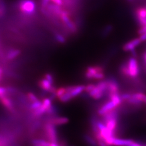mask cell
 <instances>
[{"label": "cell", "mask_w": 146, "mask_h": 146, "mask_svg": "<svg viewBox=\"0 0 146 146\" xmlns=\"http://www.w3.org/2000/svg\"><path fill=\"white\" fill-rule=\"evenodd\" d=\"M131 94H129V93H125V94H122L121 95V99L122 101H127L131 97Z\"/></svg>", "instance_id": "4316f807"}, {"label": "cell", "mask_w": 146, "mask_h": 146, "mask_svg": "<svg viewBox=\"0 0 146 146\" xmlns=\"http://www.w3.org/2000/svg\"><path fill=\"white\" fill-rule=\"evenodd\" d=\"M128 1H132L133 0H128Z\"/></svg>", "instance_id": "836d02e7"}, {"label": "cell", "mask_w": 146, "mask_h": 146, "mask_svg": "<svg viewBox=\"0 0 146 146\" xmlns=\"http://www.w3.org/2000/svg\"><path fill=\"white\" fill-rule=\"evenodd\" d=\"M38 86L44 91L55 94L56 90V88L52 86V84H51L45 78H43L39 81Z\"/></svg>", "instance_id": "8992f818"}, {"label": "cell", "mask_w": 146, "mask_h": 146, "mask_svg": "<svg viewBox=\"0 0 146 146\" xmlns=\"http://www.w3.org/2000/svg\"><path fill=\"white\" fill-rule=\"evenodd\" d=\"M66 92H67L66 87H61V88H59L56 90L55 96L58 99L61 96H62L63 94L66 93Z\"/></svg>", "instance_id": "44dd1931"}, {"label": "cell", "mask_w": 146, "mask_h": 146, "mask_svg": "<svg viewBox=\"0 0 146 146\" xmlns=\"http://www.w3.org/2000/svg\"><path fill=\"white\" fill-rule=\"evenodd\" d=\"M44 131L47 141L58 143V131L56 128V125L47 122L44 125Z\"/></svg>", "instance_id": "277c9868"}, {"label": "cell", "mask_w": 146, "mask_h": 146, "mask_svg": "<svg viewBox=\"0 0 146 146\" xmlns=\"http://www.w3.org/2000/svg\"><path fill=\"white\" fill-rule=\"evenodd\" d=\"M8 92V89L3 87H0V98L6 96Z\"/></svg>", "instance_id": "d4e9b609"}, {"label": "cell", "mask_w": 146, "mask_h": 146, "mask_svg": "<svg viewBox=\"0 0 146 146\" xmlns=\"http://www.w3.org/2000/svg\"><path fill=\"white\" fill-rule=\"evenodd\" d=\"M98 145L99 146H108L102 141H98Z\"/></svg>", "instance_id": "4dcf8cb0"}, {"label": "cell", "mask_w": 146, "mask_h": 146, "mask_svg": "<svg viewBox=\"0 0 146 146\" xmlns=\"http://www.w3.org/2000/svg\"><path fill=\"white\" fill-rule=\"evenodd\" d=\"M145 8H146V7H145Z\"/></svg>", "instance_id": "e575fe53"}, {"label": "cell", "mask_w": 146, "mask_h": 146, "mask_svg": "<svg viewBox=\"0 0 146 146\" xmlns=\"http://www.w3.org/2000/svg\"><path fill=\"white\" fill-rule=\"evenodd\" d=\"M85 76L89 80H102L105 76L104 68L98 66H89L86 69Z\"/></svg>", "instance_id": "3957f363"}, {"label": "cell", "mask_w": 146, "mask_h": 146, "mask_svg": "<svg viewBox=\"0 0 146 146\" xmlns=\"http://www.w3.org/2000/svg\"><path fill=\"white\" fill-rule=\"evenodd\" d=\"M2 74H3V70H2V69H1V68L0 67V80H1V79L2 78Z\"/></svg>", "instance_id": "d6a6232c"}, {"label": "cell", "mask_w": 146, "mask_h": 146, "mask_svg": "<svg viewBox=\"0 0 146 146\" xmlns=\"http://www.w3.org/2000/svg\"><path fill=\"white\" fill-rule=\"evenodd\" d=\"M139 38L140 39L141 41H146V33L142 34L140 35V37H139Z\"/></svg>", "instance_id": "f546056e"}, {"label": "cell", "mask_w": 146, "mask_h": 146, "mask_svg": "<svg viewBox=\"0 0 146 146\" xmlns=\"http://www.w3.org/2000/svg\"><path fill=\"white\" fill-rule=\"evenodd\" d=\"M121 75L127 78H135L140 74V68L138 62L134 56L129 58L127 61L123 63L120 68Z\"/></svg>", "instance_id": "6da1fadb"}, {"label": "cell", "mask_w": 146, "mask_h": 146, "mask_svg": "<svg viewBox=\"0 0 146 146\" xmlns=\"http://www.w3.org/2000/svg\"><path fill=\"white\" fill-rule=\"evenodd\" d=\"M95 86L94 84H89L87 86H85L84 91H86L87 93H90L91 91H92L95 87Z\"/></svg>", "instance_id": "603a6c76"}, {"label": "cell", "mask_w": 146, "mask_h": 146, "mask_svg": "<svg viewBox=\"0 0 146 146\" xmlns=\"http://www.w3.org/2000/svg\"><path fill=\"white\" fill-rule=\"evenodd\" d=\"M84 140L86 142L91 146H98V142L96 141L94 138L88 135L84 136Z\"/></svg>", "instance_id": "2e32d148"}, {"label": "cell", "mask_w": 146, "mask_h": 146, "mask_svg": "<svg viewBox=\"0 0 146 146\" xmlns=\"http://www.w3.org/2000/svg\"><path fill=\"white\" fill-rule=\"evenodd\" d=\"M104 93H105L104 91L101 90L96 85L95 88L92 91H91L90 93H89V94L90 96H91L94 99L99 100L104 96Z\"/></svg>", "instance_id": "7c38bea8"}, {"label": "cell", "mask_w": 146, "mask_h": 146, "mask_svg": "<svg viewBox=\"0 0 146 146\" xmlns=\"http://www.w3.org/2000/svg\"><path fill=\"white\" fill-rule=\"evenodd\" d=\"M48 122L52 123L55 125H63L68 123L69 119L67 117L61 116V117H56L50 119L48 120Z\"/></svg>", "instance_id": "30bf717a"}, {"label": "cell", "mask_w": 146, "mask_h": 146, "mask_svg": "<svg viewBox=\"0 0 146 146\" xmlns=\"http://www.w3.org/2000/svg\"><path fill=\"white\" fill-rule=\"evenodd\" d=\"M21 54V51L19 49H11L7 54V58L9 60H14L16 58H17Z\"/></svg>", "instance_id": "9a60e30c"}, {"label": "cell", "mask_w": 146, "mask_h": 146, "mask_svg": "<svg viewBox=\"0 0 146 146\" xmlns=\"http://www.w3.org/2000/svg\"><path fill=\"white\" fill-rule=\"evenodd\" d=\"M50 0H41L42 9H46L47 6L49 5Z\"/></svg>", "instance_id": "83f0119b"}, {"label": "cell", "mask_w": 146, "mask_h": 146, "mask_svg": "<svg viewBox=\"0 0 146 146\" xmlns=\"http://www.w3.org/2000/svg\"><path fill=\"white\" fill-rule=\"evenodd\" d=\"M0 101L1 104L3 105L7 110H9L11 111L14 110V106L12 101L7 96H5L1 98H0Z\"/></svg>", "instance_id": "4fadbf2b"}, {"label": "cell", "mask_w": 146, "mask_h": 146, "mask_svg": "<svg viewBox=\"0 0 146 146\" xmlns=\"http://www.w3.org/2000/svg\"><path fill=\"white\" fill-rule=\"evenodd\" d=\"M133 95L142 103L146 104V95L145 94L142 93H136L133 94Z\"/></svg>", "instance_id": "d6986e66"}, {"label": "cell", "mask_w": 146, "mask_h": 146, "mask_svg": "<svg viewBox=\"0 0 146 146\" xmlns=\"http://www.w3.org/2000/svg\"><path fill=\"white\" fill-rule=\"evenodd\" d=\"M67 91L72 95L73 98L78 96L81 93L84 91L85 86L84 85L73 86L66 87Z\"/></svg>", "instance_id": "9c48e42d"}, {"label": "cell", "mask_w": 146, "mask_h": 146, "mask_svg": "<svg viewBox=\"0 0 146 146\" xmlns=\"http://www.w3.org/2000/svg\"><path fill=\"white\" fill-rule=\"evenodd\" d=\"M116 107L117 106L114 104V102L110 100V101L106 102L100 108L99 110H98V114L101 116H102L110 111L114 110Z\"/></svg>", "instance_id": "52a82bcc"}, {"label": "cell", "mask_w": 146, "mask_h": 146, "mask_svg": "<svg viewBox=\"0 0 146 146\" xmlns=\"http://www.w3.org/2000/svg\"><path fill=\"white\" fill-rule=\"evenodd\" d=\"M73 99V98L72 96V95L67 91L66 92V93H64L62 96H61L60 98H58V100L61 102L66 103V102H68L69 101H70L71 100H72Z\"/></svg>", "instance_id": "e0dca14e"}, {"label": "cell", "mask_w": 146, "mask_h": 146, "mask_svg": "<svg viewBox=\"0 0 146 146\" xmlns=\"http://www.w3.org/2000/svg\"><path fill=\"white\" fill-rule=\"evenodd\" d=\"M134 141L131 140H125L120 139L114 137L112 141L111 146H129Z\"/></svg>", "instance_id": "8fae6325"}, {"label": "cell", "mask_w": 146, "mask_h": 146, "mask_svg": "<svg viewBox=\"0 0 146 146\" xmlns=\"http://www.w3.org/2000/svg\"><path fill=\"white\" fill-rule=\"evenodd\" d=\"M27 98H28V99L29 100V101H30L31 102V103L36 102L38 100L36 96L32 93H28L27 94Z\"/></svg>", "instance_id": "7402d4cb"}, {"label": "cell", "mask_w": 146, "mask_h": 146, "mask_svg": "<svg viewBox=\"0 0 146 146\" xmlns=\"http://www.w3.org/2000/svg\"><path fill=\"white\" fill-rule=\"evenodd\" d=\"M50 1H52L53 3L56 4L57 5H60V6L62 5L63 4V0H50Z\"/></svg>", "instance_id": "f1b7e54d"}, {"label": "cell", "mask_w": 146, "mask_h": 146, "mask_svg": "<svg viewBox=\"0 0 146 146\" xmlns=\"http://www.w3.org/2000/svg\"><path fill=\"white\" fill-rule=\"evenodd\" d=\"M141 42L139 38H136L125 43L122 47V49L125 52H132L140 45Z\"/></svg>", "instance_id": "ba28073f"}, {"label": "cell", "mask_w": 146, "mask_h": 146, "mask_svg": "<svg viewBox=\"0 0 146 146\" xmlns=\"http://www.w3.org/2000/svg\"><path fill=\"white\" fill-rule=\"evenodd\" d=\"M18 6L21 13L25 15H33L35 13L36 3L34 0H20Z\"/></svg>", "instance_id": "7a4b0ae2"}, {"label": "cell", "mask_w": 146, "mask_h": 146, "mask_svg": "<svg viewBox=\"0 0 146 146\" xmlns=\"http://www.w3.org/2000/svg\"><path fill=\"white\" fill-rule=\"evenodd\" d=\"M44 78L47 79V80L49 81L51 84H54V78L51 74H49V73L46 74L44 75Z\"/></svg>", "instance_id": "cb8c5ba5"}, {"label": "cell", "mask_w": 146, "mask_h": 146, "mask_svg": "<svg viewBox=\"0 0 146 146\" xmlns=\"http://www.w3.org/2000/svg\"><path fill=\"white\" fill-rule=\"evenodd\" d=\"M60 146L59 145V144H58L57 143H52V142H50V146Z\"/></svg>", "instance_id": "1f68e13d"}, {"label": "cell", "mask_w": 146, "mask_h": 146, "mask_svg": "<svg viewBox=\"0 0 146 146\" xmlns=\"http://www.w3.org/2000/svg\"><path fill=\"white\" fill-rule=\"evenodd\" d=\"M42 105V102L40 101L39 100L37 101L36 102L31 103V104L30 106V109L32 111H34L35 110H36L37 109L39 108Z\"/></svg>", "instance_id": "ffe728a7"}, {"label": "cell", "mask_w": 146, "mask_h": 146, "mask_svg": "<svg viewBox=\"0 0 146 146\" xmlns=\"http://www.w3.org/2000/svg\"><path fill=\"white\" fill-rule=\"evenodd\" d=\"M42 107L44 108V110H46V113H47V111L52 107L51 100L48 98L44 99L42 100Z\"/></svg>", "instance_id": "ac0fdd59"}, {"label": "cell", "mask_w": 146, "mask_h": 146, "mask_svg": "<svg viewBox=\"0 0 146 146\" xmlns=\"http://www.w3.org/2000/svg\"><path fill=\"white\" fill-rule=\"evenodd\" d=\"M55 37H56V39L58 42H60L61 43H63L66 42L65 38L61 34H56Z\"/></svg>", "instance_id": "484cf974"}, {"label": "cell", "mask_w": 146, "mask_h": 146, "mask_svg": "<svg viewBox=\"0 0 146 146\" xmlns=\"http://www.w3.org/2000/svg\"><path fill=\"white\" fill-rule=\"evenodd\" d=\"M107 81L108 82L107 92H108V96L113 94H119L120 87L116 79L111 78Z\"/></svg>", "instance_id": "5b68a950"}, {"label": "cell", "mask_w": 146, "mask_h": 146, "mask_svg": "<svg viewBox=\"0 0 146 146\" xmlns=\"http://www.w3.org/2000/svg\"><path fill=\"white\" fill-rule=\"evenodd\" d=\"M31 146H49L50 142L47 140L43 139H34L31 141Z\"/></svg>", "instance_id": "5bb4252c"}]
</instances>
